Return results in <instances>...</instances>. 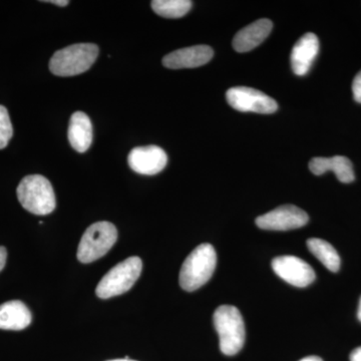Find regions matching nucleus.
<instances>
[{
  "label": "nucleus",
  "instance_id": "obj_1",
  "mask_svg": "<svg viewBox=\"0 0 361 361\" xmlns=\"http://www.w3.org/2000/svg\"><path fill=\"white\" fill-rule=\"evenodd\" d=\"M217 265V254L211 244H201L190 253L183 263L180 285L192 292L200 288L211 279Z\"/></svg>",
  "mask_w": 361,
  "mask_h": 361
},
{
  "label": "nucleus",
  "instance_id": "obj_2",
  "mask_svg": "<svg viewBox=\"0 0 361 361\" xmlns=\"http://www.w3.org/2000/svg\"><path fill=\"white\" fill-rule=\"evenodd\" d=\"M214 325L219 334L220 349L225 355H237L245 343V324L238 308L222 305L213 316Z\"/></svg>",
  "mask_w": 361,
  "mask_h": 361
},
{
  "label": "nucleus",
  "instance_id": "obj_3",
  "mask_svg": "<svg viewBox=\"0 0 361 361\" xmlns=\"http://www.w3.org/2000/svg\"><path fill=\"white\" fill-rule=\"evenodd\" d=\"M16 193L21 206L35 215H47L56 209L54 188L44 176H26L18 185Z\"/></svg>",
  "mask_w": 361,
  "mask_h": 361
},
{
  "label": "nucleus",
  "instance_id": "obj_4",
  "mask_svg": "<svg viewBox=\"0 0 361 361\" xmlns=\"http://www.w3.org/2000/svg\"><path fill=\"white\" fill-rule=\"evenodd\" d=\"M99 56L94 44H77L56 51L49 61V70L58 77H73L89 71Z\"/></svg>",
  "mask_w": 361,
  "mask_h": 361
},
{
  "label": "nucleus",
  "instance_id": "obj_5",
  "mask_svg": "<svg viewBox=\"0 0 361 361\" xmlns=\"http://www.w3.org/2000/svg\"><path fill=\"white\" fill-rule=\"evenodd\" d=\"M118 239L116 226L106 221L94 223L85 230L78 244V259L82 263H92L103 257Z\"/></svg>",
  "mask_w": 361,
  "mask_h": 361
},
{
  "label": "nucleus",
  "instance_id": "obj_6",
  "mask_svg": "<svg viewBox=\"0 0 361 361\" xmlns=\"http://www.w3.org/2000/svg\"><path fill=\"white\" fill-rule=\"evenodd\" d=\"M142 262L139 257H130L111 268L99 281L96 289L97 297L109 299L129 291L139 279Z\"/></svg>",
  "mask_w": 361,
  "mask_h": 361
},
{
  "label": "nucleus",
  "instance_id": "obj_7",
  "mask_svg": "<svg viewBox=\"0 0 361 361\" xmlns=\"http://www.w3.org/2000/svg\"><path fill=\"white\" fill-rule=\"evenodd\" d=\"M226 99L233 109L243 113L273 114L278 109L275 99L251 87H232L226 92Z\"/></svg>",
  "mask_w": 361,
  "mask_h": 361
},
{
  "label": "nucleus",
  "instance_id": "obj_8",
  "mask_svg": "<svg viewBox=\"0 0 361 361\" xmlns=\"http://www.w3.org/2000/svg\"><path fill=\"white\" fill-rule=\"evenodd\" d=\"M310 221L307 213L294 205L279 206L274 210L260 216L256 219V225L263 230L288 231L298 229Z\"/></svg>",
  "mask_w": 361,
  "mask_h": 361
},
{
  "label": "nucleus",
  "instance_id": "obj_9",
  "mask_svg": "<svg viewBox=\"0 0 361 361\" xmlns=\"http://www.w3.org/2000/svg\"><path fill=\"white\" fill-rule=\"evenodd\" d=\"M275 274L293 286L307 287L315 280V272L307 262L295 256H280L272 261Z\"/></svg>",
  "mask_w": 361,
  "mask_h": 361
},
{
  "label": "nucleus",
  "instance_id": "obj_10",
  "mask_svg": "<svg viewBox=\"0 0 361 361\" xmlns=\"http://www.w3.org/2000/svg\"><path fill=\"white\" fill-rule=\"evenodd\" d=\"M128 163L137 174L156 175L167 166L168 156L160 147H137L130 151Z\"/></svg>",
  "mask_w": 361,
  "mask_h": 361
},
{
  "label": "nucleus",
  "instance_id": "obj_11",
  "mask_svg": "<svg viewBox=\"0 0 361 361\" xmlns=\"http://www.w3.org/2000/svg\"><path fill=\"white\" fill-rule=\"evenodd\" d=\"M213 56V49L208 45H195L167 54L163 59V65L171 70L199 68L208 63Z\"/></svg>",
  "mask_w": 361,
  "mask_h": 361
},
{
  "label": "nucleus",
  "instance_id": "obj_12",
  "mask_svg": "<svg viewBox=\"0 0 361 361\" xmlns=\"http://www.w3.org/2000/svg\"><path fill=\"white\" fill-rule=\"evenodd\" d=\"M319 51V40L314 33H306L291 52L292 71L299 77L307 75Z\"/></svg>",
  "mask_w": 361,
  "mask_h": 361
},
{
  "label": "nucleus",
  "instance_id": "obj_13",
  "mask_svg": "<svg viewBox=\"0 0 361 361\" xmlns=\"http://www.w3.org/2000/svg\"><path fill=\"white\" fill-rule=\"evenodd\" d=\"M272 27V21L267 18L254 21L235 35L233 47L238 52L250 51L267 39Z\"/></svg>",
  "mask_w": 361,
  "mask_h": 361
},
{
  "label": "nucleus",
  "instance_id": "obj_14",
  "mask_svg": "<svg viewBox=\"0 0 361 361\" xmlns=\"http://www.w3.org/2000/svg\"><path fill=\"white\" fill-rule=\"evenodd\" d=\"M310 169L316 176L323 175L329 171H332L337 179L344 184L353 182L355 179L353 163L343 156H334L332 158H323V157L313 158L310 161Z\"/></svg>",
  "mask_w": 361,
  "mask_h": 361
},
{
  "label": "nucleus",
  "instance_id": "obj_15",
  "mask_svg": "<svg viewBox=\"0 0 361 361\" xmlns=\"http://www.w3.org/2000/svg\"><path fill=\"white\" fill-rule=\"evenodd\" d=\"M32 320V313L27 306L20 300L7 301L0 305V329H25Z\"/></svg>",
  "mask_w": 361,
  "mask_h": 361
},
{
  "label": "nucleus",
  "instance_id": "obj_16",
  "mask_svg": "<svg viewBox=\"0 0 361 361\" xmlns=\"http://www.w3.org/2000/svg\"><path fill=\"white\" fill-rule=\"evenodd\" d=\"M68 141L78 153H85L92 142V126L89 116L82 111H75L71 116L68 126Z\"/></svg>",
  "mask_w": 361,
  "mask_h": 361
},
{
  "label": "nucleus",
  "instance_id": "obj_17",
  "mask_svg": "<svg viewBox=\"0 0 361 361\" xmlns=\"http://www.w3.org/2000/svg\"><path fill=\"white\" fill-rule=\"evenodd\" d=\"M307 247L325 267L331 272H337L341 268V257L334 247L329 242L319 238L307 240Z\"/></svg>",
  "mask_w": 361,
  "mask_h": 361
},
{
  "label": "nucleus",
  "instance_id": "obj_18",
  "mask_svg": "<svg viewBox=\"0 0 361 361\" xmlns=\"http://www.w3.org/2000/svg\"><path fill=\"white\" fill-rule=\"evenodd\" d=\"M152 8L158 16L166 18H180L192 8L190 0H154Z\"/></svg>",
  "mask_w": 361,
  "mask_h": 361
},
{
  "label": "nucleus",
  "instance_id": "obj_19",
  "mask_svg": "<svg viewBox=\"0 0 361 361\" xmlns=\"http://www.w3.org/2000/svg\"><path fill=\"white\" fill-rule=\"evenodd\" d=\"M13 135V123L6 106H0V149L6 148Z\"/></svg>",
  "mask_w": 361,
  "mask_h": 361
},
{
  "label": "nucleus",
  "instance_id": "obj_20",
  "mask_svg": "<svg viewBox=\"0 0 361 361\" xmlns=\"http://www.w3.org/2000/svg\"><path fill=\"white\" fill-rule=\"evenodd\" d=\"M353 97L357 103L361 104V71L356 75L353 82Z\"/></svg>",
  "mask_w": 361,
  "mask_h": 361
},
{
  "label": "nucleus",
  "instance_id": "obj_21",
  "mask_svg": "<svg viewBox=\"0 0 361 361\" xmlns=\"http://www.w3.org/2000/svg\"><path fill=\"white\" fill-rule=\"evenodd\" d=\"M7 251L4 247L0 246V271L4 269L6 264Z\"/></svg>",
  "mask_w": 361,
  "mask_h": 361
},
{
  "label": "nucleus",
  "instance_id": "obj_22",
  "mask_svg": "<svg viewBox=\"0 0 361 361\" xmlns=\"http://www.w3.org/2000/svg\"><path fill=\"white\" fill-rule=\"evenodd\" d=\"M350 361H361V346L350 353Z\"/></svg>",
  "mask_w": 361,
  "mask_h": 361
},
{
  "label": "nucleus",
  "instance_id": "obj_23",
  "mask_svg": "<svg viewBox=\"0 0 361 361\" xmlns=\"http://www.w3.org/2000/svg\"><path fill=\"white\" fill-rule=\"evenodd\" d=\"M47 2H49V4H56V6H66L68 4H70V1H68V0H52V1Z\"/></svg>",
  "mask_w": 361,
  "mask_h": 361
},
{
  "label": "nucleus",
  "instance_id": "obj_24",
  "mask_svg": "<svg viewBox=\"0 0 361 361\" xmlns=\"http://www.w3.org/2000/svg\"><path fill=\"white\" fill-rule=\"evenodd\" d=\"M300 361H323L322 358L318 357V356H307V357H304Z\"/></svg>",
  "mask_w": 361,
  "mask_h": 361
},
{
  "label": "nucleus",
  "instance_id": "obj_25",
  "mask_svg": "<svg viewBox=\"0 0 361 361\" xmlns=\"http://www.w3.org/2000/svg\"><path fill=\"white\" fill-rule=\"evenodd\" d=\"M357 318L358 320H360V322H361V298L360 301V306H358Z\"/></svg>",
  "mask_w": 361,
  "mask_h": 361
},
{
  "label": "nucleus",
  "instance_id": "obj_26",
  "mask_svg": "<svg viewBox=\"0 0 361 361\" xmlns=\"http://www.w3.org/2000/svg\"><path fill=\"white\" fill-rule=\"evenodd\" d=\"M109 361H135V360H130L129 357H126L125 360H109Z\"/></svg>",
  "mask_w": 361,
  "mask_h": 361
}]
</instances>
